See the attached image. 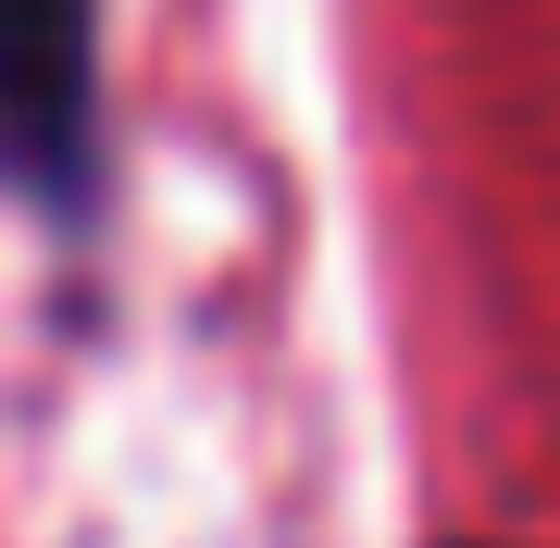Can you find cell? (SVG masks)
<instances>
[{"mask_svg":"<svg viewBox=\"0 0 560 548\" xmlns=\"http://www.w3.org/2000/svg\"><path fill=\"white\" fill-rule=\"evenodd\" d=\"M88 138V0H0V150L62 175Z\"/></svg>","mask_w":560,"mask_h":548,"instance_id":"1","label":"cell"}]
</instances>
